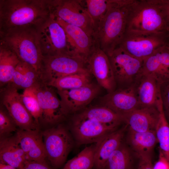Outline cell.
I'll return each mask as SVG.
<instances>
[{"mask_svg":"<svg viewBox=\"0 0 169 169\" xmlns=\"http://www.w3.org/2000/svg\"><path fill=\"white\" fill-rule=\"evenodd\" d=\"M52 14L51 0H0V32L17 28L38 29Z\"/></svg>","mask_w":169,"mask_h":169,"instance_id":"6da1fadb","label":"cell"},{"mask_svg":"<svg viewBox=\"0 0 169 169\" xmlns=\"http://www.w3.org/2000/svg\"><path fill=\"white\" fill-rule=\"evenodd\" d=\"M132 0H113L93 38L107 55L119 46L126 30L127 7Z\"/></svg>","mask_w":169,"mask_h":169,"instance_id":"7a4b0ae2","label":"cell"},{"mask_svg":"<svg viewBox=\"0 0 169 169\" xmlns=\"http://www.w3.org/2000/svg\"><path fill=\"white\" fill-rule=\"evenodd\" d=\"M126 30L166 32V22L162 1L132 0L127 7Z\"/></svg>","mask_w":169,"mask_h":169,"instance_id":"3957f363","label":"cell"},{"mask_svg":"<svg viewBox=\"0 0 169 169\" xmlns=\"http://www.w3.org/2000/svg\"><path fill=\"white\" fill-rule=\"evenodd\" d=\"M0 44L9 49L21 61L30 65L40 74L43 56L37 29L17 28L0 32Z\"/></svg>","mask_w":169,"mask_h":169,"instance_id":"277c9868","label":"cell"},{"mask_svg":"<svg viewBox=\"0 0 169 169\" xmlns=\"http://www.w3.org/2000/svg\"><path fill=\"white\" fill-rule=\"evenodd\" d=\"M47 159L54 169L65 165L67 156L75 144L69 129L61 124L41 132Z\"/></svg>","mask_w":169,"mask_h":169,"instance_id":"5b68a950","label":"cell"},{"mask_svg":"<svg viewBox=\"0 0 169 169\" xmlns=\"http://www.w3.org/2000/svg\"><path fill=\"white\" fill-rule=\"evenodd\" d=\"M88 71L85 61L75 55L43 56L40 71L42 83L48 85L53 81L74 74Z\"/></svg>","mask_w":169,"mask_h":169,"instance_id":"8992f818","label":"cell"},{"mask_svg":"<svg viewBox=\"0 0 169 169\" xmlns=\"http://www.w3.org/2000/svg\"><path fill=\"white\" fill-rule=\"evenodd\" d=\"M38 32L43 56L77 55L70 44L64 29L53 14L38 29Z\"/></svg>","mask_w":169,"mask_h":169,"instance_id":"52a82bcc","label":"cell"},{"mask_svg":"<svg viewBox=\"0 0 169 169\" xmlns=\"http://www.w3.org/2000/svg\"><path fill=\"white\" fill-rule=\"evenodd\" d=\"M118 88L134 85L142 74L143 60L120 47L107 55Z\"/></svg>","mask_w":169,"mask_h":169,"instance_id":"ba28073f","label":"cell"},{"mask_svg":"<svg viewBox=\"0 0 169 169\" xmlns=\"http://www.w3.org/2000/svg\"><path fill=\"white\" fill-rule=\"evenodd\" d=\"M166 33L126 30L119 47L134 57L143 60L164 46Z\"/></svg>","mask_w":169,"mask_h":169,"instance_id":"9c48e42d","label":"cell"},{"mask_svg":"<svg viewBox=\"0 0 169 169\" xmlns=\"http://www.w3.org/2000/svg\"><path fill=\"white\" fill-rule=\"evenodd\" d=\"M51 1L53 15L69 24L80 28L93 38L95 28L84 1Z\"/></svg>","mask_w":169,"mask_h":169,"instance_id":"30bf717a","label":"cell"},{"mask_svg":"<svg viewBox=\"0 0 169 169\" xmlns=\"http://www.w3.org/2000/svg\"><path fill=\"white\" fill-rule=\"evenodd\" d=\"M32 87L41 111L40 122L47 125H57L69 115L63 107L54 88L41 82Z\"/></svg>","mask_w":169,"mask_h":169,"instance_id":"8fae6325","label":"cell"},{"mask_svg":"<svg viewBox=\"0 0 169 169\" xmlns=\"http://www.w3.org/2000/svg\"><path fill=\"white\" fill-rule=\"evenodd\" d=\"M1 102L14 120L19 129L27 131L39 130V125L27 110L18 89L11 84L3 87L0 91Z\"/></svg>","mask_w":169,"mask_h":169,"instance_id":"7c38bea8","label":"cell"},{"mask_svg":"<svg viewBox=\"0 0 169 169\" xmlns=\"http://www.w3.org/2000/svg\"><path fill=\"white\" fill-rule=\"evenodd\" d=\"M119 126L103 124L76 114L69 129L75 144L96 143L103 137L118 129Z\"/></svg>","mask_w":169,"mask_h":169,"instance_id":"4fadbf2b","label":"cell"},{"mask_svg":"<svg viewBox=\"0 0 169 169\" xmlns=\"http://www.w3.org/2000/svg\"><path fill=\"white\" fill-rule=\"evenodd\" d=\"M87 68L98 84L107 93L117 89V85L107 55L96 44L86 60Z\"/></svg>","mask_w":169,"mask_h":169,"instance_id":"5bb4252c","label":"cell"},{"mask_svg":"<svg viewBox=\"0 0 169 169\" xmlns=\"http://www.w3.org/2000/svg\"><path fill=\"white\" fill-rule=\"evenodd\" d=\"M100 90L98 85L91 82L75 89L56 91L63 107L69 114L84 109Z\"/></svg>","mask_w":169,"mask_h":169,"instance_id":"9a60e30c","label":"cell"},{"mask_svg":"<svg viewBox=\"0 0 169 169\" xmlns=\"http://www.w3.org/2000/svg\"><path fill=\"white\" fill-rule=\"evenodd\" d=\"M102 105L106 106L123 116L140 108L135 84L115 90L104 96L101 99Z\"/></svg>","mask_w":169,"mask_h":169,"instance_id":"2e32d148","label":"cell"},{"mask_svg":"<svg viewBox=\"0 0 169 169\" xmlns=\"http://www.w3.org/2000/svg\"><path fill=\"white\" fill-rule=\"evenodd\" d=\"M27 160L47 162V154L41 132L19 129L15 133Z\"/></svg>","mask_w":169,"mask_h":169,"instance_id":"e0dca14e","label":"cell"},{"mask_svg":"<svg viewBox=\"0 0 169 169\" xmlns=\"http://www.w3.org/2000/svg\"><path fill=\"white\" fill-rule=\"evenodd\" d=\"M159 111L157 107L141 108L123 116L128 128L139 132L155 131Z\"/></svg>","mask_w":169,"mask_h":169,"instance_id":"ac0fdd59","label":"cell"},{"mask_svg":"<svg viewBox=\"0 0 169 169\" xmlns=\"http://www.w3.org/2000/svg\"><path fill=\"white\" fill-rule=\"evenodd\" d=\"M128 128L125 125L108 134L96 143L93 169H104L110 156L123 141Z\"/></svg>","mask_w":169,"mask_h":169,"instance_id":"d6986e66","label":"cell"},{"mask_svg":"<svg viewBox=\"0 0 169 169\" xmlns=\"http://www.w3.org/2000/svg\"><path fill=\"white\" fill-rule=\"evenodd\" d=\"M165 46L143 60L142 74L154 78L160 84L169 81V51Z\"/></svg>","mask_w":169,"mask_h":169,"instance_id":"ffe728a7","label":"cell"},{"mask_svg":"<svg viewBox=\"0 0 169 169\" xmlns=\"http://www.w3.org/2000/svg\"><path fill=\"white\" fill-rule=\"evenodd\" d=\"M56 17L64 29L69 42L74 50L86 62L88 56L96 44L94 39L80 28L69 24Z\"/></svg>","mask_w":169,"mask_h":169,"instance_id":"44dd1931","label":"cell"},{"mask_svg":"<svg viewBox=\"0 0 169 169\" xmlns=\"http://www.w3.org/2000/svg\"><path fill=\"white\" fill-rule=\"evenodd\" d=\"M140 108L157 107L160 85L151 76L142 74L135 84Z\"/></svg>","mask_w":169,"mask_h":169,"instance_id":"7402d4cb","label":"cell"},{"mask_svg":"<svg viewBox=\"0 0 169 169\" xmlns=\"http://www.w3.org/2000/svg\"><path fill=\"white\" fill-rule=\"evenodd\" d=\"M26 160L15 134L0 138V163L9 165L17 169H23Z\"/></svg>","mask_w":169,"mask_h":169,"instance_id":"603a6c76","label":"cell"},{"mask_svg":"<svg viewBox=\"0 0 169 169\" xmlns=\"http://www.w3.org/2000/svg\"><path fill=\"white\" fill-rule=\"evenodd\" d=\"M157 142L155 131L139 132L128 128L126 143L136 156H152Z\"/></svg>","mask_w":169,"mask_h":169,"instance_id":"cb8c5ba5","label":"cell"},{"mask_svg":"<svg viewBox=\"0 0 169 169\" xmlns=\"http://www.w3.org/2000/svg\"><path fill=\"white\" fill-rule=\"evenodd\" d=\"M77 114L83 117L106 125L120 126L124 123L123 116L102 105L85 108Z\"/></svg>","mask_w":169,"mask_h":169,"instance_id":"d4e9b609","label":"cell"},{"mask_svg":"<svg viewBox=\"0 0 169 169\" xmlns=\"http://www.w3.org/2000/svg\"><path fill=\"white\" fill-rule=\"evenodd\" d=\"M41 82L40 74L28 64L20 61L14 71L10 83L18 89L24 90Z\"/></svg>","mask_w":169,"mask_h":169,"instance_id":"484cf974","label":"cell"},{"mask_svg":"<svg viewBox=\"0 0 169 169\" xmlns=\"http://www.w3.org/2000/svg\"><path fill=\"white\" fill-rule=\"evenodd\" d=\"M21 60L13 51L0 44V83L2 87L11 82L17 66Z\"/></svg>","mask_w":169,"mask_h":169,"instance_id":"4316f807","label":"cell"},{"mask_svg":"<svg viewBox=\"0 0 169 169\" xmlns=\"http://www.w3.org/2000/svg\"><path fill=\"white\" fill-rule=\"evenodd\" d=\"M133 152L123 141L108 159L104 169H131Z\"/></svg>","mask_w":169,"mask_h":169,"instance_id":"83f0119b","label":"cell"},{"mask_svg":"<svg viewBox=\"0 0 169 169\" xmlns=\"http://www.w3.org/2000/svg\"><path fill=\"white\" fill-rule=\"evenodd\" d=\"M91 75L88 71L74 74L55 80L48 86H52L57 90L79 88L91 82Z\"/></svg>","mask_w":169,"mask_h":169,"instance_id":"f1b7e54d","label":"cell"},{"mask_svg":"<svg viewBox=\"0 0 169 169\" xmlns=\"http://www.w3.org/2000/svg\"><path fill=\"white\" fill-rule=\"evenodd\" d=\"M157 108L159 116L155 130L156 136L159 150L169 162V124L163 112L161 99L158 101Z\"/></svg>","mask_w":169,"mask_h":169,"instance_id":"f546056e","label":"cell"},{"mask_svg":"<svg viewBox=\"0 0 169 169\" xmlns=\"http://www.w3.org/2000/svg\"><path fill=\"white\" fill-rule=\"evenodd\" d=\"M96 143L86 147L68 161L62 169H93Z\"/></svg>","mask_w":169,"mask_h":169,"instance_id":"4dcf8cb0","label":"cell"},{"mask_svg":"<svg viewBox=\"0 0 169 169\" xmlns=\"http://www.w3.org/2000/svg\"><path fill=\"white\" fill-rule=\"evenodd\" d=\"M84 2L92 20L95 32L113 3V0H84Z\"/></svg>","mask_w":169,"mask_h":169,"instance_id":"1f68e13d","label":"cell"},{"mask_svg":"<svg viewBox=\"0 0 169 169\" xmlns=\"http://www.w3.org/2000/svg\"><path fill=\"white\" fill-rule=\"evenodd\" d=\"M22 102L36 123L39 125L41 111L38 101L33 87L24 90L20 94Z\"/></svg>","mask_w":169,"mask_h":169,"instance_id":"d6a6232c","label":"cell"},{"mask_svg":"<svg viewBox=\"0 0 169 169\" xmlns=\"http://www.w3.org/2000/svg\"><path fill=\"white\" fill-rule=\"evenodd\" d=\"M17 124L2 105L0 109V138L11 136L13 133L18 131Z\"/></svg>","mask_w":169,"mask_h":169,"instance_id":"836d02e7","label":"cell"},{"mask_svg":"<svg viewBox=\"0 0 169 169\" xmlns=\"http://www.w3.org/2000/svg\"><path fill=\"white\" fill-rule=\"evenodd\" d=\"M160 90L163 112L169 124V81L160 84Z\"/></svg>","mask_w":169,"mask_h":169,"instance_id":"e575fe53","label":"cell"},{"mask_svg":"<svg viewBox=\"0 0 169 169\" xmlns=\"http://www.w3.org/2000/svg\"><path fill=\"white\" fill-rule=\"evenodd\" d=\"M136 156L138 159L137 169H153L152 156L140 155Z\"/></svg>","mask_w":169,"mask_h":169,"instance_id":"d590c367","label":"cell"},{"mask_svg":"<svg viewBox=\"0 0 169 169\" xmlns=\"http://www.w3.org/2000/svg\"><path fill=\"white\" fill-rule=\"evenodd\" d=\"M23 169H54L47 162H43L27 160Z\"/></svg>","mask_w":169,"mask_h":169,"instance_id":"8d00e7d4","label":"cell"},{"mask_svg":"<svg viewBox=\"0 0 169 169\" xmlns=\"http://www.w3.org/2000/svg\"><path fill=\"white\" fill-rule=\"evenodd\" d=\"M157 160L153 165V169H169V162L161 151L159 150Z\"/></svg>","mask_w":169,"mask_h":169,"instance_id":"74e56055","label":"cell"},{"mask_svg":"<svg viewBox=\"0 0 169 169\" xmlns=\"http://www.w3.org/2000/svg\"><path fill=\"white\" fill-rule=\"evenodd\" d=\"M0 169H17L8 164L0 163Z\"/></svg>","mask_w":169,"mask_h":169,"instance_id":"f35d334b","label":"cell"},{"mask_svg":"<svg viewBox=\"0 0 169 169\" xmlns=\"http://www.w3.org/2000/svg\"><path fill=\"white\" fill-rule=\"evenodd\" d=\"M163 7H164V8L165 9H167V10H165L164 9V11L165 12H166L167 11V12H169V6H167V7L166 8L164 6V5H163Z\"/></svg>","mask_w":169,"mask_h":169,"instance_id":"ab89813d","label":"cell"}]
</instances>
